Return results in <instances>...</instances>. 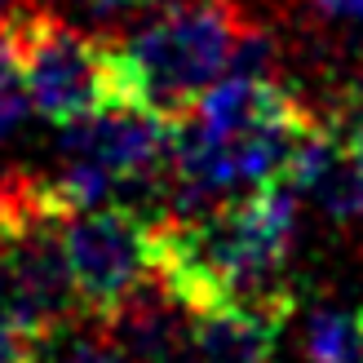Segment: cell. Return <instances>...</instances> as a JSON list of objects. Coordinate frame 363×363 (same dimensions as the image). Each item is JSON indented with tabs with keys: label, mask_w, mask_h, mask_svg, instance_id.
I'll return each instance as SVG.
<instances>
[{
	"label": "cell",
	"mask_w": 363,
	"mask_h": 363,
	"mask_svg": "<svg viewBox=\"0 0 363 363\" xmlns=\"http://www.w3.org/2000/svg\"><path fill=\"white\" fill-rule=\"evenodd\" d=\"M151 235L155 222L124 199L62 213V252L84 319L111 323L142 288L155 284Z\"/></svg>",
	"instance_id": "5"
},
{
	"label": "cell",
	"mask_w": 363,
	"mask_h": 363,
	"mask_svg": "<svg viewBox=\"0 0 363 363\" xmlns=\"http://www.w3.org/2000/svg\"><path fill=\"white\" fill-rule=\"evenodd\" d=\"M182 363H208V359H199V354H186V359H182Z\"/></svg>",
	"instance_id": "13"
},
{
	"label": "cell",
	"mask_w": 363,
	"mask_h": 363,
	"mask_svg": "<svg viewBox=\"0 0 363 363\" xmlns=\"http://www.w3.org/2000/svg\"><path fill=\"white\" fill-rule=\"evenodd\" d=\"M359 319H363V311H359Z\"/></svg>",
	"instance_id": "14"
},
{
	"label": "cell",
	"mask_w": 363,
	"mask_h": 363,
	"mask_svg": "<svg viewBox=\"0 0 363 363\" xmlns=\"http://www.w3.org/2000/svg\"><path fill=\"white\" fill-rule=\"evenodd\" d=\"M40 363H133L129 354H124L116 346L111 333H58L40 341Z\"/></svg>",
	"instance_id": "7"
},
{
	"label": "cell",
	"mask_w": 363,
	"mask_h": 363,
	"mask_svg": "<svg viewBox=\"0 0 363 363\" xmlns=\"http://www.w3.org/2000/svg\"><path fill=\"white\" fill-rule=\"evenodd\" d=\"M0 31L27 80L31 111L40 120L67 129L98 111L124 106L111 35H89L67 13L27 5V0L0 5Z\"/></svg>",
	"instance_id": "3"
},
{
	"label": "cell",
	"mask_w": 363,
	"mask_h": 363,
	"mask_svg": "<svg viewBox=\"0 0 363 363\" xmlns=\"http://www.w3.org/2000/svg\"><path fill=\"white\" fill-rule=\"evenodd\" d=\"M319 13L341 18V23H359L363 27V0H315Z\"/></svg>",
	"instance_id": "12"
},
{
	"label": "cell",
	"mask_w": 363,
	"mask_h": 363,
	"mask_svg": "<svg viewBox=\"0 0 363 363\" xmlns=\"http://www.w3.org/2000/svg\"><path fill=\"white\" fill-rule=\"evenodd\" d=\"M306 363H363V319L341 306H319L306 319Z\"/></svg>",
	"instance_id": "6"
},
{
	"label": "cell",
	"mask_w": 363,
	"mask_h": 363,
	"mask_svg": "<svg viewBox=\"0 0 363 363\" xmlns=\"http://www.w3.org/2000/svg\"><path fill=\"white\" fill-rule=\"evenodd\" d=\"M297 204L301 191L293 182H270L213 208L173 213L155 222V284L173 293L191 315L226 311V306L293 311L297 297L284 275L297 244Z\"/></svg>",
	"instance_id": "1"
},
{
	"label": "cell",
	"mask_w": 363,
	"mask_h": 363,
	"mask_svg": "<svg viewBox=\"0 0 363 363\" xmlns=\"http://www.w3.org/2000/svg\"><path fill=\"white\" fill-rule=\"evenodd\" d=\"M27 111H31L27 80H23V71H18L13 53H9L5 31H0V142H5V138L18 129V124L27 120Z\"/></svg>",
	"instance_id": "8"
},
{
	"label": "cell",
	"mask_w": 363,
	"mask_h": 363,
	"mask_svg": "<svg viewBox=\"0 0 363 363\" xmlns=\"http://www.w3.org/2000/svg\"><path fill=\"white\" fill-rule=\"evenodd\" d=\"M164 5H169V0H164Z\"/></svg>",
	"instance_id": "15"
},
{
	"label": "cell",
	"mask_w": 363,
	"mask_h": 363,
	"mask_svg": "<svg viewBox=\"0 0 363 363\" xmlns=\"http://www.w3.org/2000/svg\"><path fill=\"white\" fill-rule=\"evenodd\" d=\"M333 120H337L341 138H346V147H350V155H354V164L363 169V98L341 102V111H337Z\"/></svg>",
	"instance_id": "11"
},
{
	"label": "cell",
	"mask_w": 363,
	"mask_h": 363,
	"mask_svg": "<svg viewBox=\"0 0 363 363\" xmlns=\"http://www.w3.org/2000/svg\"><path fill=\"white\" fill-rule=\"evenodd\" d=\"M240 0H169L129 40H116L124 106L182 120L230 71L244 31Z\"/></svg>",
	"instance_id": "2"
},
{
	"label": "cell",
	"mask_w": 363,
	"mask_h": 363,
	"mask_svg": "<svg viewBox=\"0 0 363 363\" xmlns=\"http://www.w3.org/2000/svg\"><path fill=\"white\" fill-rule=\"evenodd\" d=\"M0 363H40V341L18 323L0 319Z\"/></svg>",
	"instance_id": "10"
},
{
	"label": "cell",
	"mask_w": 363,
	"mask_h": 363,
	"mask_svg": "<svg viewBox=\"0 0 363 363\" xmlns=\"http://www.w3.org/2000/svg\"><path fill=\"white\" fill-rule=\"evenodd\" d=\"M58 5L71 18H84V23H116V18L133 13V9H147L155 0H58Z\"/></svg>",
	"instance_id": "9"
},
{
	"label": "cell",
	"mask_w": 363,
	"mask_h": 363,
	"mask_svg": "<svg viewBox=\"0 0 363 363\" xmlns=\"http://www.w3.org/2000/svg\"><path fill=\"white\" fill-rule=\"evenodd\" d=\"M173 116L111 106L80 124H67L58 142V169L45 177L58 213L111 204L120 191L169 177Z\"/></svg>",
	"instance_id": "4"
}]
</instances>
